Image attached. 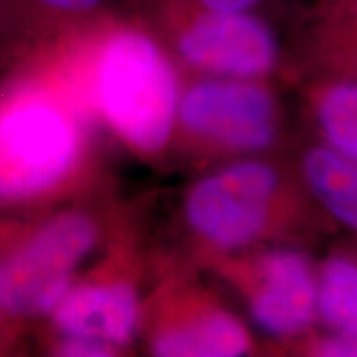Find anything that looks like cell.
I'll list each match as a JSON object with an SVG mask.
<instances>
[{
  "label": "cell",
  "mask_w": 357,
  "mask_h": 357,
  "mask_svg": "<svg viewBox=\"0 0 357 357\" xmlns=\"http://www.w3.org/2000/svg\"><path fill=\"white\" fill-rule=\"evenodd\" d=\"M106 144L60 50L0 75V235L116 189Z\"/></svg>",
  "instance_id": "1"
},
{
  "label": "cell",
  "mask_w": 357,
  "mask_h": 357,
  "mask_svg": "<svg viewBox=\"0 0 357 357\" xmlns=\"http://www.w3.org/2000/svg\"><path fill=\"white\" fill-rule=\"evenodd\" d=\"M61 56L106 142L149 164L172 153L182 75L149 33L121 13L65 45Z\"/></svg>",
  "instance_id": "2"
},
{
  "label": "cell",
  "mask_w": 357,
  "mask_h": 357,
  "mask_svg": "<svg viewBox=\"0 0 357 357\" xmlns=\"http://www.w3.org/2000/svg\"><path fill=\"white\" fill-rule=\"evenodd\" d=\"M118 187L0 235V305L30 336L105 247L124 211Z\"/></svg>",
  "instance_id": "3"
},
{
  "label": "cell",
  "mask_w": 357,
  "mask_h": 357,
  "mask_svg": "<svg viewBox=\"0 0 357 357\" xmlns=\"http://www.w3.org/2000/svg\"><path fill=\"white\" fill-rule=\"evenodd\" d=\"M123 15L149 33L181 75L260 79L281 61L276 32L258 12H222L189 0H126Z\"/></svg>",
  "instance_id": "4"
},
{
  "label": "cell",
  "mask_w": 357,
  "mask_h": 357,
  "mask_svg": "<svg viewBox=\"0 0 357 357\" xmlns=\"http://www.w3.org/2000/svg\"><path fill=\"white\" fill-rule=\"evenodd\" d=\"M149 257L136 208L126 202L105 247L35 331L98 339L128 356L141 333Z\"/></svg>",
  "instance_id": "5"
},
{
  "label": "cell",
  "mask_w": 357,
  "mask_h": 357,
  "mask_svg": "<svg viewBox=\"0 0 357 357\" xmlns=\"http://www.w3.org/2000/svg\"><path fill=\"white\" fill-rule=\"evenodd\" d=\"M281 187L263 160H238L197 178L181 204L194 260L211 263L257 242L270 229Z\"/></svg>",
  "instance_id": "6"
},
{
  "label": "cell",
  "mask_w": 357,
  "mask_h": 357,
  "mask_svg": "<svg viewBox=\"0 0 357 357\" xmlns=\"http://www.w3.org/2000/svg\"><path fill=\"white\" fill-rule=\"evenodd\" d=\"M278 134V105L258 79L190 77L182 83L172 153H255Z\"/></svg>",
  "instance_id": "7"
},
{
  "label": "cell",
  "mask_w": 357,
  "mask_h": 357,
  "mask_svg": "<svg viewBox=\"0 0 357 357\" xmlns=\"http://www.w3.org/2000/svg\"><path fill=\"white\" fill-rule=\"evenodd\" d=\"M154 288L146 294L139 337L158 357H238L250 334L190 276V266L160 260Z\"/></svg>",
  "instance_id": "8"
},
{
  "label": "cell",
  "mask_w": 357,
  "mask_h": 357,
  "mask_svg": "<svg viewBox=\"0 0 357 357\" xmlns=\"http://www.w3.org/2000/svg\"><path fill=\"white\" fill-rule=\"evenodd\" d=\"M126 0H0V75L121 15Z\"/></svg>",
  "instance_id": "9"
},
{
  "label": "cell",
  "mask_w": 357,
  "mask_h": 357,
  "mask_svg": "<svg viewBox=\"0 0 357 357\" xmlns=\"http://www.w3.org/2000/svg\"><path fill=\"white\" fill-rule=\"evenodd\" d=\"M250 312L273 337H293L307 329L318 311V284L303 253L278 248L260 258Z\"/></svg>",
  "instance_id": "10"
},
{
  "label": "cell",
  "mask_w": 357,
  "mask_h": 357,
  "mask_svg": "<svg viewBox=\"0 0 357 357\" xmlns=\"http://www.w3.org/2000/svg\"><path fill=\"white\" fill-rule=\"evenodd\" d=\"M306 45L319 66L357 78V0H312Z\"/></svg>",
  "instance_id": "11"
},
{
  "label": "cell",
  "mask_w": 357,
  "mask_h": 357,
  "mask_svg": "<svg viewBox=\"0 0 357 357\" xmlns=\"http://www.w3.org/2000/svg\"><path fill=\"white\" fill-rule=\"evenodd\" d=\"M303 177L334 218L357 231V160L333 147L316 146L303 155Z\"/></svg>",
  "instance_id": "12"
},
{
  "label": "cell",
  "mask_w": 357,
  "mask_h": 357,
  "mask_svg": "<svg viewBox=\"0 0 357 357\" xmlns=\"http://www.w3.org/2000/svg\"><path fill=\"white\" fill-rule=\"evenodd\" d=\"M318 311L337 334L357 337V265L347 258H329L323 266Z\"/></svg>",
  "instance_id": "13"
},
{
  "label": "cell",
  "mask_w": 357,
  "mask_h": 357,
  "mask_svg": "<svg viewBox=\"0 0 357 357\" xmlns=\"http://www.w3.org/2000/svg\"><path fill=\"white\" fill-rule=\"evenodd\" d=\"M30 349L32 342L29 334L10 319V316L0 305V357L25 356Z\"/></svg>",
  "instance_id": "14"
},
{
  "label": "cell",
  "mask_w": 357,
  "mask_h": 357,
  "mask_svg": "<svg viewBox=\"0 0 357 357\" xmlns=\"http://www.w3.org/2000/svg\"><path fill=\"white\" fill-rule=\"evenodd\" d=\"M314 354L331 357H357V337L337 334L336 337L324 339L314 346Z\"/></svg>",
  "instance_id": "15"
},
{
  "label": "cell",
  "mask_w": 357,
  "mask_h": 357,
  "mask_svg": "<svg viewBox=\"0 0 357 357\" xmlns=\"http://www.w3.org/2000/svg\"><path fill=\"white\" fill-rule=\"evenodd\" d=\"M189 2L222 12H258L268 0H189Z\"/></svg>",
  "instance_id": "16"
}]
</instances>
